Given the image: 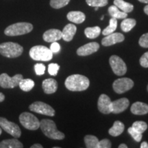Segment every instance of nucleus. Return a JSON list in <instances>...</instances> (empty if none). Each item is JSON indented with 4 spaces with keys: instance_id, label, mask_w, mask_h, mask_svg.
Wrapping results in <instances>:
<instances>
[{
    "instance_id": "46",
    "label": "nucleus",
    "mask_w": 148,
    "mask_h": 148,
    "mask_svg": "<svg viewBox=\"0 0 148 148\" xmlns=\"http://www.w3.org/2000/svg\"><path fill=\"white\" fill-rule=\"evenodd\" d=\"M1 133H2V128H1V127H0V135L1 134Z\"/></svg>"
},
{
    "instance_id": "3",
    "label": "nucleus",
    "mask_w": 148,
    "mask_h": 148,
    "mask_svg": "<svg viewBox=\"0 0 148 148\" xmlns=\"http://www.w3.org/2000/svg\"><path fill=\"white\" fill-rule=\"evenodd\" d=\"M23 51V47L16 42H5L0 44V53L7 58H17Z\"/></svg>"
},
{
    "instance_id": "38",
    "label": "nucleus",
    "mask_w": 148,
    "mask_h": 148,
    "mask_svg": "<svg viewBox=\"0 0 148 148\" xmlns=\"http://www.w3.org/2000/svg\"><path fill=\"white\" fill-rule=\"evenodd\" d=\"M140 64L144 68H148V51L145 52L140 57L139 60Z\"/></svg>"
},
{
    "instance_id": "29",
    "label": "nucleus",
    "mask_w": 148,
    "mask_h": 148,
    "mask_svg": "<svg viewBox=\"0 0 148 148\" xmlns=\"http://www.w3.org/2000/svg\"><path fill=\"white\" fill-rule=\"evenodd\" d=\"M116 27H117V20L115 18L112 17L110 19L109 25L102 31V34L104 36H106L111 33H113L116 30Z\"/></svg>"
},
{
    "instance_id": "44",
    "label": "nucleus",
    "mask_w": 148,
    "mask_h": 148,
    "mask_svg": "<svg viewBox=\"0 0 148 148\" xmlns=\"http://www.w3.org/2000/svg\"><path fill=\"white\" fill-rule=\"evenodd\" d=\"M119 148H127V146L124 143H122L119 145Z\"/></svg>"
},
{
    "instance_id": "21",
    "label": "nucleus",
    "mask_w": 148,
    "mask_h": 148,
    "mask_svg": "<svg viewBox=\"0 0 148 148\" xmlns=\"http://www.w3.org/2000/svg\"><path fill=\"white\" fill-rule=\"evenodd\" d=\"M23 145L17 138L3 140L0 142V148H23Z\"/></svg>"
},
{
    "instance_id": "39",
    "label": "nucleus",
    "mask_w": 148,
    "mask_h": 148,
    "mask_svg": "<svg viewBox=\"0 0 148 148\" xmlns=\"http://www.w3.org/2000/svg\"><path fill=\"white\" fill-rule=\"evenodd\" d=\"M50 50L53 53H56L60 51V45L58 42H53L50 45Z\"/></svg>"
},
{
    "instance_id": "41",
    "label": "nucleus",
    "mask_w": 148,
    "mask_h": 148,
    "mask_svg": "<svg viewBox=\"0 0 148 148\" xmlns=\"http://www.w3.org/2000/svg\"><path fill=\"white\" fill-rule=\"evenodd\" d=\"M30 147L31 148H42V146L40 145V144L36 143V144H34V145L31 146Z\"/></svg>"
},
{
    "instance_id": "32",
    "label": "nucleus",
    "mask_w": 148,
    "mask_h": 148,
    "mask_svg": "<svg viewBox=\"0 0 148 148\" xmlns=\"http://www.w3.org/2000/svg\"><path fill=\"white\" fill-rule=\"evenodd\" d=\"M86 2L89 6L103 7L108 4V0H86Z\"/></svg>"
},
{
    "instance_id": "14",
    "label": "nucleus",
    "mask_w": 148,
    "mask_h": 148,
    "mask_svg": "<svg viewBox=\"0 0 148 148\" xmlns=\"http://www.w3.org/2000/svg\"><path fill=\"white\" fill-rule=\"evenodd\" d=\"M130 101L127 98L123 97L116 99L111 103V112L114 114H119L126 110L129 106Z\"/></svg>"
},
{
    "instance_id": "12",
    "label": "nucleus",
    "mask_w": 148,
    "mask_h": 148,
    "mask_svg": "<svg viewBox=\"0 0 148 148\" xmlns=\"http://www.w3.org/2000/svg\"><path fill=\"white\" fill-rule=\"evenodd\" d=\"M111 101L110 97L106 94H101L98 99L97 108L100 112L103 114L111 113Z\"/></svg>"
},
{
    "instance_id": "30",
    "label": "nucleus",
    "mask_w": 148,
    "mask_h": 148,
    "mask_svg": "<svg viewBox=\"0 0 148 148\" xmlns=\"http://www.w3.org/2000/svg\"><path fill=\"white\" fill-rule=\"evenodd\" d=\"M70 0H50V5L53 8H63L69 3Z\"/></svg>"
},
{
    "instance_id": "15",
    "label": "nucleus",
    "mask_w": 148,
    "mask_h": 148,
    "mask_svg": "<svg viewBox=\"0 0 148 148\" xmlns=\"http://www.w3.org/2000/svg\"><path fill=\"white\" fill-rule=\"evenodd\" d=\"M99 48V43L96 42H91L89 43L79 47L77 49V54L79 56H86L92 54L98 51Z\"/></svg>"
},
{
    "instance_id": "37",
    "label": "nucleus",
    "mask_w": 148,
    "mask_h": 148,
    "mask_svg": "<svg viewBox=\"0 0 148 148\" xmlns=\"http://www.w3.org/2000/svg\"><path fill=\"white\" fill-rule=\"evenodd\" d=\"M111 142L110 140L104 138L101 140H99L97 144V148H110L111 147Z\"/></svg>"
},
{
    "instance_id": "27",
    "label": "nucleus",
    "mask_w": 148,
    "mask_h": 148,
    "mask_svg": "<svg viewBox=\"0 0 148 148\" xmlns=\"http://www.w3.org/2000/svg\"><path fill=\"white\" fill-rule=\"evenodd\" d=\"M18 86L22 90L25 92H28L34 88V82L32 79L27 78V79H22L20 81L19 84H18Z\"/></svg>"
},
{
    "instance_id": "34",
    "label": "nucleus",
    "mask_w": 148,
    "mask_h": 148,
    "mask_svg": "<svg viewBox=\"0 0 148 148\" xmlns=\"http://www.w3.org/2000/svg\"><path fill=\"white\" fill-rule=\"evenodd\" d=\"M59 69H60V66L56 63H51L48 65V72L49 75H53V76L57 75Z\"/></svg>"
},
{
    "instance_id": "48",
    "label": "nucleus",
    "mask_w": 148,
    "mask_h": 148,
    "mask_svg": "<svg viewBox=\"0 0 148 148\" xmlns=\"http://www.w3.org/2000/svg\"><path fill=\"white\" fill-rule=\"evenodd\" d=\"M103 16H104L103 15L101 16V20H103Z\"/></svg>"
},
{
    "instance_id": "11",
    "label": "nucleus",
    "mask_w": 148,
    "mask_h": 148,
    "mask_svg": "<svg viewBox=\"0 0 148 148\" xmlns=\"http://www.w3.org/2000/svg\"><path fill=\"white\" fill-rule=\"evenodd\" d=\"M133 86H134V82L132 79L128 77L116 79L112 84V88L114 91L118 94L123 93L130 90Z\"/></svg>"
},
{
    "instance_id": "24",
    "label": "nucleus",
    "mask_w": 148,
    "mask_h": 148,
    "mask_svg": "<svg viewBox=\"0 0 148 148\" xmlns=\"http://www.w3.org/2000/svg\"><path fill=\"white\" fill-rule=\"evenodd\" d=\"M114 5H116L121 11L126 13L132 12L134 9V5L123 0H114Z\"/></svg>"
},
{
    "instance_id": "18",
    "label": "nucleus",
    "mask_w": 148,
    "mask_h": 148,
    "mask_svg": "<svg viewBox=\"0 0 148 148\" xmlns=\"http://www.w3.org/2000/svg\"><path fill=\"white\" fill-rule=\"evenodd\" d=\"M77 31V27L75 25L69 23L64 27L62 31V38L64 41L69 42L73 40Z\"/></svg>"
},
{
    "instance_id": "8",
    "label": "nucleus",
    "mask_w": 148,
    "mask_h": 148,
    "mask_svg": "<svg viewBox=\"0 0 148 148\" xmlns=\"http://www.w3.org/2000/svg\"><path fill=\"white\" fill-rule=\"evenodd\" d=\"M23 78L21 74H16L11 77L7 73H2L0 75V86L3 88H13L18 86Z\"/></svg>"
},
{
    "instance_id": "20",
    "label": "nucleus",
    "mask_w": 148,
    "mask_h": 148,
    "mask_svg": "<svg viewBox=\"0 0 148 148\" xmlns=\"http://www.w3.org/2000/svg\"><path fill=\"white\" fill-rule=\"evenodd\" d=\"M67 19L74 23L80 24L85 21L86 16L80 11H71L66 15Z\"/></svg>"
},
{
    "instance_id": "47",
    "label": "nucleus",
    "mask_w": 148,
    "mask_h": 148,
    "mask_svg": "<svg viewBox=\"0 0 148 148\" xmlns=\"http://www.w3.org/2000/svg\"><path fill=\"white\" fill-rule=\"evenodd\" d=\"M98 8H99V7H95V10L97 11V10H98Z\"/></svg>"
},
{
    "instance_id": "49",
    "label": "nucleus",
    "mask_w": 148,
    "mask_h": 148,
    "mask_svg": "<svg viewBox=\"0 0 148 148\" xmlns=\"http://www.w3.org/2000/svg\"><path fill=\"white\" fill-rule=\"evenodd\" d=\"M147 91H148V85H147Z\"/></svg>"
},
{
    "instance_id": "35",
    "label": "nucleus",
    "mask_w": 148,
    "mask_h": 148,
    "mask_svg": "<svg viewBox=\"0 0 148 148\" xmlns=\"http://www.w3.org/2000/svg\"><path fill=\"white\" fill-rule=\"evenodd\" d=\"M34 71L36 75H43L45 71V66L42 63H37L34 65Z\"/></svg>"
},
{
    "instance_id": "28",
    "label": "nucleus",
    "mask_w": 148,
    "mask_h": 148,
    "mask_svg": "<svg viewBox=\"0 0 148 148\" xmlns=\"http://www.w3.org/2000/svg\"><path fill=\"white\" fill-rule=\"evenodd\" d=\"M99 139L93 135H86L84 137V143L87 148H97Z\"/></svg>"
},
{
    "instance_id": "40",
    "label": "nucleus",
    "mask_w": 148,
    "mask_h": 148,
    "mask_svg": "<svg viewBox=\"0 0 148 148\" xmlns=\"http://www.w3.org/2000/svg\"><path fill=\"white\" fill-rule=\"evenodd\" d=\"M140 148H148V143L147 142L144 141L140 144Z\"/></svg>"
},
{
    "instance_id": "17",
    "label": "nucleus",
    "mask_w": 148,
    "mask_h": 148,
    "mask_svg": "<svg viewBox=\"0 0 148 148\" xmlns=\"http://www.w3.org/2000/svg\"><path fill=\"white\" fill-rule=\"evenodd\" d=\"M42 87L46 94L54 93L58 89V82L53 78L46 79L42 83Z\"/></svg>"
},
{
    "instance_id": "36",
    "label": "nucleus",
    "mask_w": 148,
    "mask_h": 148,
    "mask_svg": "<svg viewBox=\"0 0 148 148\" xmlns=\"http://www.w3.org/2000/svg\"><path fill=\"white\" fill-rule=\"evenodd\" d=\"M138 43L140 47L148 48V33L144 34L140 36Z\"/></svg>"
},
{
    "instance_id": "43",
    "label": "nucleus",
    "mask_w": 148,
    "mask_h": 148,
    "mask_svg": "<svg viewBox=\"0 0 148 148\" xmlns=\"http://www.w3.org/2000/svg\"><path fill=\"white\" fill-rule=\"evenodd\" d=\"M144 12L148 15V4L144 7Z\"/></svg>"
},
{
    "instance_id": "2",
    "label": "nucleus",
    "mask_w": 148,
    "mask_h": 148,
    "mask_svg": "<svg viewBox=\"0 0 148 148\" xmlns=\"http://www.w3.org/2000/svg\"><path fill=\"white\" fill-rule=\"evenodd\" d=\"M40 127L43 134L53 140H62L64 138V133L57 129L55 122L51 119H42L40 121Z\"/></svg>"
},
{
    "instance_id": "45",
    "label": "nucleus",
    "mask_w": 148,
    "mask_h": 148,
    "mask_svg": "<svg viewBox=\"0 0 148 148\" xmlns=\"http://www.w3.org/2000/svg\"><path fill=\"white\" fill-rule=\"evenodd\" d=\"M138 1L141 3H148V0H138Z\"/></svg>"
},
{
    "instance_id": "23",
    "label": "nucleus",
    "mask_w": 148,
    "mask_h": 148,
    "mask_svg": "<svg viewBox=\"0 0 148 148\" xmlns=\"http://www.w3.org/2000/svg\"><path fill=\"white\" fill-rule=\"evenodd\" d=\"M108 11L109 14L111 16V17L115 18L116 19H117V18H119V19L125 18L127 16V13L121 11L114 5H110L108 8Z\"/></svg>"
},
{
    "instance_id": "25",
    "label": "nucleus",
    "mask_w": 148,
    "mask_h": 148,
    "mask_svg": "<svg viewBox=\"0 0 148 148\" xmlns=\"http://www.w3.org/2000/svg\"><path fill=\"white\" fill-rule=\"evenodd\" d=\"M136 20L134 18H125L121 23V28L124 32H130L136 25Z\"/></svg>"
},
{
    "instance_id": "16",
    "label": "nucleus",
    "mask_w": 148,
    "mask_h": 148,
    "mask_svg": "<svg viewBox=\"0 0 148 148\" xmlns=\"http://www.w3.org/2000/svg\"><path fill=\"white\" fill-rule=\"evenodd\" d=\"M42 38L47 42L57 41L62 38V32L58 29H48L42 35Z\"/></svg>"
},
{
    "instance_id": "31",
    "label": "nucleus",
    "mask_w": 148,
    "mask_h": 148,
    "mask_svg": "<svg viewBox=\"0 0 148 148\" xmlns=\"http://www.w3.org/2000/svg\"><path fill=\"white\" fill-rule=\"evenodd\" d=\"M132 127L134 130H137L138 132H139L140 133H142V134H143L146 130L147 129V124L145 121H135L134 123H133Z\"/></svg>"
},
{
    "instance_id": "6",
    "label": "nucleus",
    "mask_w": 148,
    "mask_h": 148,
    "mask_svg": "<svg viewBox=\"0 0 148 148\" xmlns=\"http://www.w3.org/2000/svg\"><path fill=\"white\" fill-rule=\"evenodd\" d=\"M19 121L21 125L29 130H36L40 127V121L38 118L32 113L24 112L20 114Z\"/></svg>"
},
{
    "instance_id": "4",
    "label": "nucleus",
    "mask_w": 148,
    "mask_h": 148,
    "mask_svg": "<svg viewBox=\"0 0 148 148\" xmlns=\"http://www.w3.org/2000/svg\"><path fill=\"white\" fill-rule=\"evenodd\" d=\"M33 29V25L26 22L16 23L7 27L4 30V34L6 36H15L26 34Z\"/></svg>"
},
{
    "instance_id": "19",
    "label": "nucleus",
    "mask_w": 148,
    "mask_h": 148,
    "mask_svg": "<svg viewBox=\"0 0 148 148\" xmlns=\"http://www.w3.org/2000/svg\"><path fill=\"white\" fill-rule=\"evenodd\" d=\"M131 112L136 115H143L148 113V105L147 103L136 101L132 105Z\"/></svg>"
},
{
    "instance_id": "42",
    "label": "nucleus",
    "mask_w": 148,
    "mask_h": 148,
    "mask_svg": "<svg viewBox=\"0 0 148 148\" xmlns=\"http://www.w3.org/2000/svg\"><path fill=\"white\" fill-rule=\"evenodd\" d=\"M4 99H5L4 94L0 92V102H2V101L4 100Z\"/></svg>"
},
{
    "instance_id": "26",
    "label": "nucleus",
    "mask_w": 148,
    "mask_h": 148,
    "mask_svg": "<svg viewBox=\"0 0 148 148\" xmlns=\"http://www.w3.org/2000/svg\"><path fill=\"white\" fill-rule=\"evenodd\" d=\"M101 33V28L98 26L91 27H86L84 29V34L86 36L90 39L97 38L99 36Z\"/></svg>"
},
{
    "instance_id": "7",
    "label": "nucleus",
    "mask_w": 148,
    "mask_h": 148,
    "mask_svg": "<svg viewBox=\"0 0 148 148\" xmlns=\"http://www.w3.org/2000/svg\"><path fill=\"white\" fill-rule=\"evenodd\" d=\"M109 63L112 71L116 75L121 76L125 75L127 71V66L125 62L119 56L116 55L111 56L109 59Z\"/></svg>"
},
{
    "instance_id": "13",
    "label": "nucleus",
    "mask_w": 148,
    "mask_h": 148,
    "mask_svg": "<svg viewBox=\"0 0 148 148\" xmlns=\"http://www.w3.org/2000/svg\"><path fill=\"white\" fill-rule=\"evenodd\" d=\"M125 39V37L123 34L119 32L111 33V34L106 35L104 38L101 40V44L105 47L113 45L118 42H123Z\"/></svg>"
},
{
    "instance_id": "10",
    "label": "nucleus",
    "mask_w": 148,
    "mask_h": 148,
    "mask_svg": "<svg viewBox=\"0 0 148 148\" xmlns=\"http://www.w3.org/2000/svg\"><path fill=\"white\" fill-rule=\"evenodd\" d=\"M0 127L14 138H18L21 136V131L19 126L4 117H0Z\"/></svg>"
},
{
    "instance_id": "5",
    "label": "nucleus",
    "mask_w": 148,
    "mask_h": 148,
    "mask_svg": "<svg viewBox=\"0 0 148 148\" xmlns=\"http://www.w3.org/2000/svg\"><path fill=\"white\" fill-rule=\"evenodd\" d=\"M31 58L37 61H49L53 58L50 49L43 45H36L30 49L29 52Z\"/></svg>"
},
{
    "instance_id": "9",
    "label": "nucleus",
    "mask_w": 148,
    "mask_h": 148,
    "mask_svg": "<svg viewBox=\"0 0 148 148\" xmlns=\"http://www.w3.org/2000/svg\"><path fill=\"white\" fill-rule=\"evenodd\" d=\"M29 110L36 113L46 116H53L55 115V110L52 107L42 101H35L29 105Z\"/></svg>"
},
{
    "instance_id": "1",
    "label": "nucleus",
    "mask_w": 148,
    "mask_h": 148,
    "mask_svg": "<svg viewBox=\"0 0 148 148\" xmlns=\"http://www.w3.org/2000/svg\"><path fill=\"white\" fill-rule=\"evenodd\" d=\"M90 81L88 77L80 74H74L66 77L64 85L71 91H82L87 89Z\"/></svg>"
},
{
    "instance_id": "22",
    "label": "nucleus",
    "mask_w": 148,
    "mask_h": 148,
    "mask_svg": "<svg viewBox=\"0 0 148 148\" xmlns=\"http://www.w3.org/2000/svg\"><path fill=\"white\" fill-rule=\"evenodd\" d=\"M125 125L120 121H114L113 125L108 130L109 134L112 136H118L124 131Z\"/></svg>"
},
{
    "instance_id": "33",
    "label": "nucleus",
    "mask_w": 148,
    "mask_h": 148,
    "mask_svg": "<svg viewBox=\"0 0 148 148\" xmlns=\"http://www.w3.org/2000/svg\"><path fill=\"white\" fill-rule=\"evenodd\" d=\"M127 132L131 135V136L136 140V142H140L142 139V133H140L137 130H134L132 127H129L127 130Z\"/></svg>"
}]
</instances>
